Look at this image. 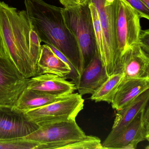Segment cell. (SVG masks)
I'll list each match as a JSON object with an SVG mask.
<instances>
[{
  "mask_svg": "<svg viewBox=\"0 0 149 149\" xmlns=\"http://www.w3.org/2000/svg\"><path fill=\"white\" fill-rule=\"evenodd\" d=\"M0 35L7 58L24 77L36 76L41 41L33 29L26 10L18 11L0 1Z\"/></svg>",
  "mask_w": 149,
  "mask_h": 149,
  "instance_id": "6da1fadb",
  "label": "cell"
},
{
  "mask_svg": "<svg viewBox=\"0 0 149 149\" xmlns=\"http://www.w3.org/2000/svg\"><path fill=\"white\" fill-rule=\"evenodd\" d=\"M26 11L33 29L41 42L59 50L79 74L80 54L77 41L65 24L61 8L43 0H25Z\"/></svg>",
  "mask_w": 149,
  "mask_h": 149,
  "instance_id": "7a4b0ae2",
  "label": "cell"
},
{
  "mask_svg": "<svg viewBox=\"0 0 149 149\" xmlns=\"http://www.w3.org/2000/svg\"><path fill=\"white\" fill-rule=\"evenodd\" d=\"M62 13L66 26L78 44L80 54L79 76L97 49L91 11L88 2L62 8Z\"/></svg>",
  "mask_w": 149,
  "mask_h": 149,
  "instance_id": "3957f363",
  "label": "cell"
},
{
  "mask_svg": "<svg viewBox=\"0 0 149 149\" xmlns=\"http://www.w3.org/2000/svg\"><path fill=\"white\" fill-rule=\"evenodd\" d=\"M86 136L76 120H67L41 126L23 138L39 143L36 149H63Z\"/></svg>",
  "mask_w": 149,
  "mask_h": 149,
  "instance_id": "277c9868",
  "label": "cell"
},
{
  "mask_svg": "<svg viewBox=\"0 0 149 149\" xmlns=\"http://www.w3.org/2000/svg\"><path fill=\"white\" fill-rule=\"evenodd\" d=\"M116 1H88L94 5L98 13L104 40L103 54L100 59L109 77L115 71L119 56L116 36Z\"/></svg>",
  "mask_w": 149,
  "mask_h": 149,
  "instance_id": "5b68a950",
  "label": "cell"
},
{
  "mask_svg": "<svg viewBox=\"0 0 149 149\" xmlns=\"http://www.w3.org/2000/svg\"><path fill=\"white\" fill-rule=\"evenodd\" d=\"M84 100L78 93H72L47 105L23 112L30 121L41 127L67 120H76L83 109Z\"/></svg>",
  "mask_w": 149,
  "mask_h": 149,
  "instance_id": "8992f818",
  "label": "cell"
},
{
  "mask_svg": "<svg viewBox=\"0 0 149 149\" xmlns=\"http://www.w3.org/2000/svg\"><path fill=\"white\" fill-rule=\"evenodd\" d=\"M140 18L137 11L125 1H116V36L119 56L132 45L139 43Z\"/></svg>",
  "mask_w": 149,
  "mask_h": 149,
  "instance_id": "52a82bcc",
  "label": "cell"
},
{
  "mask_svg": "<svg viewBox=\"0 0 149 149\" xmlns=\"http://www.w3.org/2000/svg\"><path fill=\"white\" fill-rule=\"evenodd\" d=\"M29 80L7 58L0 57V108H13L26 89Z\"/></svg>",
  "mask_w": 149,
  "mask_h": 149,
  "instance_id": "ba28073f",
  "label": "cell"
},
{
  "mask_svg": "<svg viewBox=\"0 0 149 149\" xmlns=\"http://www.w3.org/2000/svg\"><path fill=\"white\" fill-rule=\"evenodd\" d=\"M149 140V104L113 139L102 143L104 149H136L139 143Z\"/></svg>",
  "mask_w": 149,
  "mask_h": 149,
  "instance_id": "9c48e42d",
  "label": "cell"
},
{
  "mask_svg": "<svg viewBox=\"0 0 149 149\" xmlns=\"http://www.w3.org/2000/svg\"><path fill=\"white\" fill-rule=\"evenodd\" d=\"M40 127L28 119L23 112L13 108H0V139L22 138Z\"/></svg>",
  "mask_w": 149,
  "mask_h": 149,
  "instance_id": "30bf717a",
  "label": "cell"
},
{
  "mask_svg": "<svg viewBox=\"0 0 149 149\" xmlns=\"http://www.w3.org/2000/svg\"><path fill=\"white\" fill-rule=\"evenodd\" d=\"M114 73L128 78H149V54L139 43L126 49L118 57Z\"/></svg>",
  "mask_w": 149,
  "mask_h": 149,
  "instance_id": "8fae6325",
  "label": "cell"
},
{
  "mask_svg": "<svg viewBox=\"0 0 149 149\" xmlns=\"http://www.w3.org/2000/svg\"><path fill=\"white\" fill-rule=\"evenodd\" d=\"M26 89L64 97L74 93L77 88L72 82L56 75L47 73L29 78Z\"/></svg>",
  "mask_w": 149,
  "mask_h": 149,
  "instance_id": "7c38bea8",
  "label": "cell"
},
{
  "mask_svg": "<svg viewBox=\"0 0 149 149\" xmlns=\"http://www.w3.org/2000/svg\"><path fill=\"white\" fill-rule=\"evenodd\" d=\"M108 77L97 49L90 62L73 83L74 84L78 94L81 95H92Z\"/></svg>",
  "mask_w": 149,
  "mask_h": 149,
  "instance_id": "4fadbf2b",
  "label": "cell"
},
{
  "mask_svg": "<svg viewBox=\"0 0 149 149\" xmlns=\"http://www.w3.org/2000/svg\"><path fill=\"white\" fill-rule=\"evenodd\" d=\"M149 101L148 89L123 109L117 111L111 131L102 143H108L119 134L136 116L149 104Z\"/></svg>",
  "mask_w": 149,
  "mask_h": 149,
  "instance_id": "5bb4252c",
  "label": "cell"
},
{
  "mask_svg": "<svg viewBox=\"0 0 149 149\" xmlns=\"http://www.w3.org/2000/svg\"><path fill=\"white\" fill-rule=\"evenodd\" d=\"M148 89L149 78L124 77L111 103L112 108L117 111L121 109Z\"/></svg>",
  "mask_w": 149,
  "mask_h": 149,
  "instance_id": "9a60e30c",
  "label": "cell"
},
{
  "mask_svg": "<svg viewBox=\"0 0 149 149\" xmlns=\"http://www.w3.org/2000/svg\"><path fill=\"white\" fill-rule=\"evenodd\" d=\"M70 72L69 66L58 57L48 45L41 46L36 63V75L49 73L66 79Z\"/></svg>",
  "mask_w": 149,
  "mask_h": 149,
  "instance_id": "2e32d148",
  "label": "cell"
},
{
  "mask_svg": "<svg viewBox=\"0 0 149 149\" xmlns=\"http://www.w3.org/2000/svg\"><path fill=\"white\" fill-rule=\"evenodd\" d=\"M64 97L26 89L13 109L21 112H25L32 109L47 105Z\"/></svg>",
  "mask_w": 149,
  "mask_h": 149,
  "instance_id": "e0dca14e",
  "label": "cell"
},
{
  "mask_svg": "<svg viewBox=\"0 0 149 149\" xmlns=\"http://www.w3.org/2000/svg\"><path fill=\"white\" fill-rule=\"evenodd\" d=\"M124 78L123 73H113L92 94L91 99L96 102H104L111 104Z\"/></svg>",
  "mask_w": 149,
  "mask_h": 149,
  "instance_id": "ac0fdd59",
  "label": "cell"
},
{
  "mask_svg": "<svg viewBox=\"0 0 149 149\" xmlns=\"http://www.w3.org/2000/svg\"><path fill=\"white\" fill-rule=\"evenodd\" d=\"M63 149H104L101 140L95 136H86L84 138L69 144Z\"/></svg>",
  "mask_w": 149,
  "mask_h": 149,
  "instance_id": "d6986e66",
  "label": "cell"
},
{
  "mask_svg": "<svg viewBox=\"0 0 149 149\" xmlns=\"http://www.w3.org/2000/svg\"><path fill=\"white\" fill-rule=\"evenodd\" d=\"M39 143L23 138L0 139V149H36Z\"/></svg>",
  "mask_w": 149,
  "mask_h": 149,
  "instance_id": "ffe728a7",
  "label": "cell"
},
{
  "mask_svg": "<svg viewBox=\"0 0 149 149\" xmlns=\"http://www.w3.org/2000/svg\"><path fill=\"white\" fill-rule=\"evenodd\" d=\"M138 13L141 18L149 19V8L141 0H124Z\"/></svg>",
  "mask_w": 149,
  "mask_h": 149,
  "instance_id": "44dd1931",
  "label": "cell"
},
{
  "mask_svg": "<svg viewBox=\"0 0 149 149\" xmlns=\"http://www.w3.org/2000/svg\"><path fill=\"white\" fill-rule=\"evenodd\" d=\"M139 44L145 51L149 54V30H142L139 34Z\"/></svg>",
  "mask_w": 149,
  "mask_h": 149,
  "instance_id": "7402d4cb",
  "label": "cell"
},
{
  "mask_svg": "<svg viewBox=\"0 0 149 149\" xmlns=\"http://www.w3.org/2000/svg\"><path fill=\"white\" fill-rule=\"evenodd\" d=\"M61 4L66 7H72L88 3V0H59Z\"/></svg>",
  "mask_w": 149,
  "mask_h": 149,
  "instance_id": "603a6c76",
  "label": "cell"
},
{
  "mask_svg": "<svg viewBox=\"0 0 149 149\" xmlns=\"http://www.w3.org/2000/svg\"><path fill=\"white\" fill-rule=\"evenodd\" d=\"M0 57H6L5 47H4L3 40L1 35H0Z\"/></svg>",
  "mask_w": 149,
  "mask_h": 149,
  "instance_id": "cb8c5ba5",
  "label": "cell"
},
{
  "mask_svg": "<svg viewBox=\"0 0 149 149\" xmlns=\"http://www.w3.org/2000/svg\"><path fill=\"white\" fill-rule=\"evenodd\" d=\"M144 3L145 5L147 7L149 8V0H141Z\"/></svg>",
  "mask_w": 149,
  "mask_h": 149,
  "instance_id": "d4e9b609",
  "label": "cell"
}]
</instances>
